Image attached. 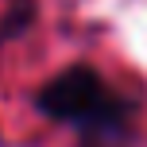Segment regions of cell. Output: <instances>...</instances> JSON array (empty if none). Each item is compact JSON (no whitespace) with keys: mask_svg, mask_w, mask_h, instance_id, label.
<instances>
[{"mask_svg":"<svg viewBox=\"0 0 147 147\" xmlns=\"http://www.w3.org/2000/svg\"><path fill=\"white\" fill-rule=\"evenodd\" d=\"M39 109L54 120L81 128L85 136H128L136 112L93 66H70L54 74L39 89Z\"/></svg>","mask_w":147,"mask_h":147,"instance_id":"1","label":"cell"},{"mask_svg":"<svg viewBox=\"0 0 147 147\" xmlns=\"http://www.w3.org/2000/svg\"><path fill=\"white\" fill-rule=\"evenodd\" d=\"M128 136H85L81 147H124Z\"/></svg>","mask_w":147,"mask_h":147,"instance_id":"2","label":"cell"}]
</instances>
